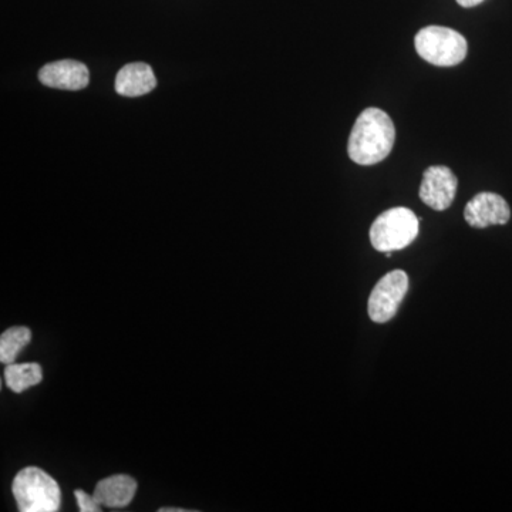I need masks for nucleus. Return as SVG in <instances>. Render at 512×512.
Instances as JSON below:
<instances>
[{"label":"nucleus","mask_w":512,"mask_h":512,"mask_svg":"<svg viewBox=\"0 0 512 512\" xmlns=\"http://www.w3.org/2000/svg\"><path fill=\"white\" fill-rule=\"evenodd\" d=\"M396 128L386 111L370 107L359 114L349 136L348 154L353 163L375 165L392 153Z\"/></svg>","instance_id":"nucleus-1"},{"label":"nucleus","mask_w":512,"mask_h":512,"mask_svg":"<svg viewBox=\"0 0 512 512\" xmlns=\"http://www.w3.org/2000/svg\"><path fill=\"white\" fill-rule=\"evenodd\" d=\"M12 491L22 512H56L62 504V493L55 478L37 467L19 471Z\"/></svg>","instance_id":"nucleus-2"},{"label":"nucleus","mask_w":512,"mask_h":512,"mask_svg":"<svg viewBox=\"0 0 512 512\" xmlns=\"http://www.w3.org/2000/svg\"><path fill=\"white\" fill-rule=\"evenodd\" d=\"M420 218L409 208L384 211L370 227V242L379 252L400 251L409 247L419 235Z\"/></svg>","instance_id":"nucleus-3"},{"label":"nucleus","mask_w":512,"mask_h":512,"mask_svg":"<svg viewBox=\"0 0 512 512\" xmlns=\"http://www.w3.org/2000/svg\"><path fill=\"white\" fill-rule=\"evenodd\" d=\"M417 53L427 63L439 67L457 66L466 59L467 40L456 30L427 26L414 37Z\"/></svg>","instance_id":"nucleus-4"},{"label":"nucleus","mask_w":512,"mask_h":512,"mask_svg":"<svg viewBox=\"0 0 512 512\" xmlns=\"http://www.w3.org/2000/svg\"><path fill=\"white\" fill-rule=\"evenodd\" d=\"M409 291V276L406 272L396 269L384 275L369 296L367 313L376 323L392 320L402 305L404 296Z\"/></svg>","instance_id":"nucleus-5"},{"label":"nucleus","mask_w":512,"mask_h":512,"mask_svg":"<svg viewBox=\"0 0 512 512\" xmlns=\"http://www.w3.org/2000/svg\"><path fill=\"white\" fill-rule=\"evenodd\" d=\"M458 180L456 174L444 165H433L423 174L420 200L434 211H446L456 198Z\"/></svg>","instance_id":"nucleus-6"},{"label":"nucleus","mask_w":512,"mask_h":512,"mask_svg":"<svg viewBox=\"0 0 512 512\" xmlns=\"http://www.w3.org/2000/svg\"><path fill=\"white\" fill-rule=\"evenodd\" d=\"M464 218L470 227L483 229L491 225H505L511 218L508 202L494 192H480L468 201Z\"/></svg>","instance_id":"nucleus-7"},{"label":"nucleus","mask_w":512,"mask_h":512,"mask_svg":"<svg viewBox=\"0 0 512 512\" xmlns=\"http://www.w3.org/2000/svg\"><path fill=\"white\" fill-rule=\"evenodd\" d=\"M39 80L40 83L52 89L77 92L89 86V69L76 60H59L42 67Z\"/></svg>","instance_id":"nucleus-8"},{"label":"nucleus","mask_w":512,"mask_h":512,"mask_svg":"<svg viewBox=\"0 0 512 512\" xmlns=\"http://www.w3.org/2000/svg\"><path fill=\"white\" fill-rule=\"evenodd\" d=\"M137 493V481L126 474L104 478L94 488L97 503L109 508H124L131 504Z\"/></svg>","instance_id":"nucleus-9"},{"label":"nucleus","mask_w":512,"mask_h":512,"mask_svg":"<svg viewBox=\"0 0 512 512\" xmlns=\"http://www.w3.org/2000/svg\"><path fill=\"white\" fill-rule=\"evenodd\" d=\"M157 79L146 63H130L117 73L116 92L124 97H140L153 92Z\"/></svg>","instance_id":"nucleus-10"},{"label":"nucleus","mask_w":512,"mask_h":512,"mask_svg":"<svg viewBox=\"0 0 512 512\" xmlns=\"http://www.w3.org/2000/svg\"><path fill=\"white\" fill-rule=\"evenodd\" d=\"M6 386L12 392L23 393L30 387L42 383V366L37 363H12L6 365L5 369Z\"/></svg>","instance_id":"nucleus-11"},{"label":"nucleus","mask_w":512,"mask_h":512,"mask_svg":"<svg viewBox=\"0 0 512 512\" xmlns=\"http://www.w3.org/2000/svg\"><path fill=\"white\" fill-rule=\"evenodd\" d=\"M32 340V332L26 326H13L0 336V362L12 365Z\"/></svg>","instance_id":"nucleus-12"},{"label":"nucleus","mask_w":512,"mask_h":512,"mask_svg":"<svg viewBox=\"0 0 512 512\" xmlns=\"http://www.w3.org/2000/svg\"><path fill=\"white\" fill-rule=\"evenodd\" d=\"M74 495H76L77 505H79V510L82 512H100V504L97 503L94 495H90L84 493L82 490L74 491Z\"/></svg>","instance_id":"nucleus-13"},{"label":"nucleus","mask_w":512,"mask_h":512,"mask_svg":"<svg viewBox=\"0 0 512 512\" xmlns=\"http://www.w3.org/2000/svg\"><path fill=\"white\" fill-rule=\"evenodd\" d=\"M484 0H457L458 5L463 6V8H473V6L480 5Z\"/></svg>","instance_id":"nucleus-14"}]
</instances>
